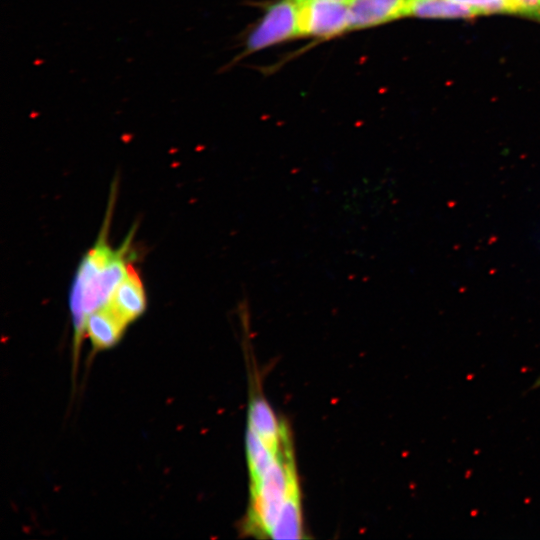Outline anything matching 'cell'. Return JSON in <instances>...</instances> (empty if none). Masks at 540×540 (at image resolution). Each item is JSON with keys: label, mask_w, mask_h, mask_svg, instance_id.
Masks as SVG:
<instances>
[{"label": "cell", "mask_w": 540, "mask_h": 540, "mask_svg": "<svg viewBox=\"0 0 540 540\" xmlns=\"http://www.w3.org/2000/svg\"><path fill=\"white\" fill-rule=\"evenodd\" d=\"M297 2L300 36L330 39L350 30L348 3L335 0Z\"/></svg>", "instance_id": "4"}, {"label": "cell", "mask_w": 540, "mask_h": 540, "mask_svg": "<svg viewBox=\"0 0 540 540\" xmlns=\"http://www.w3.org/2000/svg\"><path fill=\"white\" fill-rule=\"evenodd\" d=\"M130 240L131 237L126 239L110 261L106 250L94 246L80 262L72 283L69 300L75 351L79 349L85 333L87 317L108 303L114 289L131 267L128 261Z\"/></svg>", "instance_id": "1"}, {"label": "cell", "mask_w": 540, "mask_h": 540, "mask_svg": "<svg viewBox=\"0 0 540 540\" xmlns=\"http://www.w3.org/2000/svg\"><path fill=\"white\" fill-rule=\"evenodd\" d=\"M477 9L480 14L507 12L505 0H451Z\"/></svg>", "instance_id": "12"}, {"label": "cell", "mask_w": 540, "mask_h": 540, "mask_svg": "<svg viewBox=\"0 0 540 540\" xmlns=\"http://www.w3.org/2000/svg\"><path fill=\"white\" fill-rule=\"evenodd\" d=\"M508 13H518L540 19V0H505Z\"/></svg>", "instance_id": "11"}, {"label": "cell", "mask_w": 540, "mask_h": 540, "mask_svg": "<svg viewBox=\"0 0 540 540\" xmlns=\"http://www.w3.org/2000/svg\"><path fill=\"white\" fill-rule=\"evenodd\" d=\"M258 380L257 374L254 379L250 377L247 428L254 431L270 451L278 454L290 430L286 421L275 415L259 389Z\"/></svg>", "instance_id": "5"}, {"label": "cell", "mask_w": 540, "mask_h": 540, "mask_svg": "<svg viewBox=\"0 0 540 540\" xmlns=\"http://www.w3.org/2000/svg\"><path fill=\"white\" fill-rule=\"evenodd\" d=\"M277 455L278 454H274L265 446L254 431L247 428L246 456L248 464L249 486L260 481V479L275 461Z\"/></svg>", "instance_id": "10"}, {"label": "cell", "mask_w": 540, "mask_h": 540, "mask_svg": "<svg viewBox=\"0 0 540 540\" xmlns=\"http://www.w3.org/2000/svg\"><path fill=\"white\" fill-rule=\"evenodd\" d=\"M480 12L451 0H408L406 16L419 18H470Z\"/></svg>", "instance_id": "9"}, {"label": "cell", "mask_w": 540, "mask_h": 540, "mask_svg": "<svg viewBox=\"0 0 540 540\" xmlns=\"http://www.w3.org/2000/svg\"><path fill=\"white\" fill-rule=\"evenodd\" d=\"M540 388V375L533 381L531 384L529 391L536 390Z\"/></svg>", "instance_id": "13"}, {"label": "cell", "mask_w": 540, "mask_h": 540, "mask_svg": "<svg viewBox=\"0 0 540 540\" xmlns=\"http://www.w3.org/2000/svg\"><path fill=\"white\" fill-rule=\"evenodd\" d=\"M300 36L297 0H276L250 30L240 58Z\"/></svg>", "instance_id": "3"}, {"label": "cell", "mask_w": 540, "mask_h": 540, "mask_svg": "<svg viewBox=\"0 0 540 540\" xmlns=\"http://www.w3.org/2000/svg\"><path fill=\"white\" fill-rule=\"evenodd\" d=\"M408 0H351L350 30L372 28L406 16Z\"/></svg>", "instance_id": "6"}, {"label": "cell", "mask_w": 540, "mask_h": 540, "mask_svg": "<svg viewBox=\"0 0 540 540\" xmlns=\"http://www.w3.org/2000/svg\"><path fill=\"white\" fill-rule=\"evenodd\" d=\"M300 489L291 434L275 461L254 485L249 486V505L240 531L247 536L270 538L289 495Z\"/></svg>", "instance_id": "2"}, {"label": "cell", "mask_w": 540, "mask_h": 540, "mask_svg": "<svg viewBox=\"0 0 540 540\" xmlns=\"http://www.w3.org/2000/svg\"><path fill=\"white\" fill-rule=\"evenodd\" d=\"M106 305L127 324L144 313L146 309L144 286L132 266L116 286Z\"/></svg>", "instance_id": "7"}, {"label": "cell", "mask_w": 540, "mask_h": 540, "mask_svg": "<svg viewBox=\"0 0 540 540\" xmlns=\"http://www.w3.org/2000/svg\"><path fill=\"white\" fill-rule=\"evenodd\" d=\"M127 325L110 307L105 305L87 317L85 333L95 350H105L119 342Z\"/></svg>", "instance_id": "8"}, {"label": "cell", "mask_w": 540, "mask_h": 540, "mask_svg": "<svg viewBox=\"0 0 540 540\" xmlns=\"http://www.w3.org/2000/svg\"><path fill=\"white\" fill-rule=\"evenodd\" d=\"M297 1H303V0H297ZM335 1H341V2H345V3H349L351 0H335Z\"/></svg>", "instance_id": "14"}]
</instances>
